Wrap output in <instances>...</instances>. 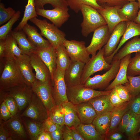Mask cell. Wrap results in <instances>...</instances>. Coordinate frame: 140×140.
Segmentation results:
<instances>
[{"label": "cell", "mask_w": 140, "mask_h": 140, "mask_svg": "<svg viewBox=\"0 0 140 140\" xmlns=\"http://www.w3.org/2000/svg\"><path fill=\"white\" fill-rule=\"evenodd\" d=\"M138 52H140V38L139 36H136L127 42L123 47L118 51L113 56L112 61L121 60L129 54Z\"/></svg>", "instance_id": "f1b7e54d"}, {"label": "cell", "mask_w": 140, "mask_h": 140, "mask_svg": "<svg viewBox=\"0 0 140 140\" xmlns=\"http://www.w3.org/2000/svg\"><path fill=\"white\" fill-rule=\"evenodd\" d=\"M109 99L111 105L114 107L121 106L127 102L122 100L114 88L111 90L109 94Z\"/></svg>", "instance_id": "c3c4849f"}, {"label": "cell", "mask_w": 140, "mask_h": 140, "mask_svg": "<svg viewBox=\"0 0 140 140\" xmlns=\"http://www.w3.org/2000/svg\"><path fill=\"white\" fill-rule=\"evenodd\" d=\"M139 10L137 2H129L124 4L118 10L121 17L125 21H134L137 16Z\"/></svg>", "instance_id": "f546056e"}, {"label": "cell", "mask_w": 140, "mask_h": 140, "mask_svg": "<svg viewBox=\"0 0 140 140\" xmlns=\"http://www.w3.org/2000/svg\"><path fill=\"white\" fill-rule=\"evenodd\" d=\"M124 137L122 133L117 129L108 132L105 136V140H120L123 139Z\"/></svg>", "instance_id": "db71d44e"}, {"label": "cell", "mask_w": 140, "mask_h": 140, "mask_svg": "<svg viewBox=\"0 0 140 140\" xmlns=\"http://www.w3.org/2000/svg\"><path fill=\"white\" fill-rule=\"evenodd\" d=\"M128 82L124 85L127 87L132 98L140 93V75L137 76L127 75Z\"/></svg>", "instance_id": "ab89813d"}, {"label": "cell", "mask_w": 140, "mask_h": 140, "mask_svg": "<svg viewBox=\"0 0 140 140\" xmlns=\"http://www.w3.org/2000/svg\"><path fill=\"white\" fill-rule=\"evenodd\" d=\"M57 53V66L65 71L70 65L71 61L67 50L63 44L55 49Z\"/></svg>", "instance_id": "d590c367"}, {"label": "cell", "mask_w": 140, "mask_h": 140, "mask_svg": "<svg viewBox=\"0 0 140 140\" xmlns=\"http://www.w3.org/2000/svg\"><path fill=\"white\" fill-rule=\"evenodd\" d=\"M131 58V55L129 54L121 60L119 69L116 76L113 81L105 89V90H111L117 85H124L128 82L127 71Z\"/></svg>", "instance_id": "44dd1931"}, {"label": "cell", "mask_w": 140, "mask_h": 140, "mask_svg": "<svg viewBox=\"0 0 140 140\" xmlns=\"http://www.w3.org/2000/svg\"><path fill=\"white\" fill-rule=\"evenodd\" d=\"M85 140H103L105 138L100 134L92 124H81L76 128Z\"/></svg>", "instance_id": "d6a6232c"}, {"label": "cell", "mask_w": 140, "mask_h": 140, "mask_svg": "<svg viewBox=\"0 0 140 140\" xmlns=\"http://www.w3.org/2000/svg\"><path fill=\"white\" fill-rule=\"evenodd\" d=\"M126 21L121 22L114 27L107 44L103 46L104 58L110 56L115 51L127 27Z\"/></svg>", "instance_id": "9a60e30c"}, {"label": "cell", "mask_w": 140, "mask_h": 140, "mask_svg": "<svg viewBox=\"0 0 140 140\" xmlns=\"http://www.w3.org/2000/svg\"><path fill=\"white\" fill-rule=\"evenodd\" d=\"M70 128L71 135L74 140H85L78 132L76 128Z\"/></svg>", "instance_id": "680465c9"}, {"label": "cell", "mask_w": 140, "mask_h": 140, "mask_svg": "<svg viewBox=\"0 0 140 140\" xmlns=\"http://www.w3.org/2000/svg\"><path fill=\"white\" fill-rule=\"evenodd\" d=\"M33 93L32 87L27 85L16 86L5 91H0V101L6 97L13 98L20 111L28 105Z\"/></svg>", "instance_id": "5b68a950"}, {"label": "cell", "mask_w": 140, "mask_h": 140, "mask_svg": "<svg viewBox=\"0 0 140 140\" xmlns=\"http://www.w3.org/2000/svg\"><path fill=\"white\" fill-rule=\"evenodd\" d=\"M109 94L95 97L88 101L93 106L97 115L111 112L113 109L114 107L110 101Z\"/></svg>", "instance_id": "83f0119b"}, {"label": "cell", "mask_w": 140, "mask_h": 140, "mask_svg": "<svg viewBox=\"0 0 140 140\" xmlns=\"http://www.w3.org/2000/svg\"><path fill=\"white\" fill-rule=\"evenodd\" d=\"M80 10L83 18L81 24V33L83 36L87 37L98 28L107 25L102 16L92 6L83 4L81 6Z\"/></svg>", "instance_id": "7a4b0ae2"}, {"label": "cell", "mask_w": 140, "mask_h": 140, "mask_svg": "<svg viewBox=\"0 0 140 140\" xmlns=\"http://www.w3.org/2000/svg\"><path fill=\"white\" fill-rule=\"evenodd\" d=\"M63 139L64 140H74L71 134L70 128L65 125L62 127Z\"/></svg>", "instance_id": "9f6ffc18"}, {"label": "cell", "mask_w": 140, "mask_h": 140, "mask_svg": "<svg viewBox=\"0 0 140 140\" xmlns=\"http://www.w3.org/2000/svg\"><path fill=\"white\" fill-rule=\"evenodd\" d=\"M22 30L26 35L29 40L37 48L47 47L51 45L48 40L44 39L40 34L38 32L37 28L27 23L25 25Z\"/></svg>", "instance_id": "484cf974"}, {"label": "cell", "mask_w": 140, "mask_h": 140, "mask_svg": "<svg viewBox=\"0 0 140 140\" xmlns=\"http://www.w3.org/2000/svg\"><path fill=\"white\" fill-rule=\"evenodd\" d=\"M0 120L5 121L12 117L10 111L4 101L0 103Z\"/></svg>", "instance_id": "f907efd6"}, {"label": "cell", "mask_w": 140, "mask_h": 140, "mask_svg": "<svg viewBox=\"0 0 140 140\" xmlns=\"http://www.w3.org/2000/svg\"><path fill=\"white\" fill-rule=\"evenodd\" d=\"M0 140H12L2 124L1 123H0Z\"/></svg>", "instance_id": "6f0895ef"}, {"label": "cell", "mask_w": 140, "mask_h": 140, "mask_svg": "<svg viewBox=\"0 0 140 140\" xmlns=\"http://www.w3.org/2000/svg\"><path fill=\"white\" fill-rule=\"evenodd\" d=\"M25 85L26 83L14 58L5 59L4 68L0 78V91Z\"/></svg>", "instance_id": "6da1fadb"}, {"label": "cell", "mask_w": 140, "mask_h": 140, "mask_svg": "<svg viewBox=\"0 0 140 140\" xmlns=\"http://www.w3.org/2000/svg\"><path fill=\"white\" fill-rule=\"evenodd\" d=\"M35 3L36 8L41 9L46 4H51L54 8L68 5L65 0H35Z\"/></svg>", "instance_id": "ee69618b"}, {"label": "cell", "mask_w": 140, "mask_h": 140, "mask_svg": "<svg viewBox=\"0 0 140 140\" xmlns=\"http://www.w3.org/2000/svg\"><path fill=\"white\" fill-rule=\"evenodd\" d=\"M129 2L135 1L137 0H128Z\"/></svg>", "instance_id": "03108f58"}, {"label": "cell", "mask_w": 140, "mask_h": 140, "mask_svg": "<svg viewBox=\"0 0 140 140\" xmlns=\"http://www.w3.org/2000/svg\"><path fill=\"white\" fill-rule=\"evenodd\" d=\"M46 132L42 131L38 135L37 140H45Z\"/></svg>", "instance_id": "94428289"}, {"label": "cell", "mask_w": 140, "mask_h": 140, "mask_svg": "<svg viewBox=\"0 0 140 140\" xmlns=\"http://www.w3.org/2000/svg\"><path fill=\"white\" fill-rule=\"evenodd\" d=\"M38 17L35 6V0H28L27 4L25 6L23 16L21 21L14 31H19L22 30L28 20L35 17Z\"/></svg>", "instance_id": "e575fe53"}, {"label": "cell", "mask_w": 140, "mask_h": 140, "mask_svg": "<svg viewBox=\"0 0 140 140\" xmlns=\"http://www.w3.org/2000/svg\"><path fill=\"white\" fill-rule=\"evenodd\" d=\"M102 8L97 9L106 21L110 33H111L115 27L121 22L125 21L122 18L118 13V10L122 6H109L101 5Z\"/></svg>", "instance_id": "e0dca14e"}, {"label": "cell", "mask_w": 140, "mask_h": 140, "mask_svg": "<svg viewBox=\"0 0 140 140\" xmlns=\"http://www.w3.org/2000/svg\"><path fill=\"white\" fill-rule=\"evenodd\" d=\"M140 75V52H138L131 59L128 67L127 75L134 76Z\"/></svg>", "instance_id": "b9f144b4"}, {"label": "cell", "mask_w": 140, "mask_h": 140, "mask_svg": "<svg viewBox=\"0 0 140 140\" xmlns=\"http://www.w3.org/2000/svg\"><path fill=\"white\" fill-rule=\"evenodd\" d=\"M4 101L12 115L14 116L17 114L19 111L17 104L15 100L11 97H6L2 99L0 103Z\"/></svg>", "instance_id": "bcb514c9"}, {"label": "cell", "mask_w": 140, "mask_h": 140, "mask_svg": "<svg viewBox=\"0 0 140 140\" xmlns=\"http://www.w3.org/2000/svg\"><path fill=\"white\" fill-rule=\"evenodd\" d=\"M75 105L78 115L81 124L92 123L97 116L92 105L88 102Z\"/></svg>", "instance_id": "603a6c76"}, {"label": "cell", "mask_w": 140, "mask_h": 140, "mask_svg": "<svg viewBox=\"0 0 140 140\" xmlns=\"http://www.w3.org/2000/svg\"><path fill=\"white\" fill-rule=\"evenodd\" d=\"M63 44L67 50L71 62L80 61L86 63L90 59V55L87 51L84 41L66 39Z\"/></svg>", "instance_id": "30bf717a"}, {"label": "cell", "mask_w": 140, "mask_h": 140, "mask_svg": "<svg viewBox=\"0 0 140 140\" xmlns=\"http://www.w3.org/2000/svg\"><path fill=\"white\" fill-rule=\"evenodd\" d=\"M104 53L103 47L85 64L81 76V84L83 85L87 79L94 73L103 70H109L111 68L112 65L106 61Z\"/></svg>", "instance_id": "8992f818"}, {"label": "cell", "mask_w": 140, "mask_h": 140, "mask_svg": "<svg viewBox=\"0 0 140 140\" xmlns=\"http://www.w3.org/2000/svg\"><path fill=\"white\" fill-rule=\"evenodd\" d=\"M32 88L43 103L48 114L51 108L56 105L52 94L51 82H43L37 80Z\"/></svg>", "instance_id": "4fadbf2b"}, {"label": "cell", "mask_w": 140, "mask_h": 140, "mask_svg": "<svg viewBox=\"0 0 140 140\" xmlns=\"http://www.w3.org/2000/svg\"><path fill=\"white\" fill-rule=\"evenodd\" d=\"M62 105L64 109L66 125L71 128H76L81 124L75 104L68 101Z\"/></svg>", "instance_id": "4316f807"}, {"label": "cell", "mask_w": 140, "mask_h": 140, "mask_svg": "<svg viewBox=\"0 0 140 140\" xmlns=\"http://www.w3.org/2000/svg\"><path fill=\"white\" fill-rule=\"evenodd\" d=\"M131 100L121 106L114 107L111 112L110 124L108 132L117 129L123 116L130 109Z\"/></svg>", "instance_id": "4dcf8cb0"}, {"label": "cell", "mask_w": 140, "mask_h": 140, "mask_svg": "<svg viewBox=\"0 0 140 140\" xmlns=\"http://www.w3.org/2000/svg\"><path fill=\"white\" fill-rule=\"evenodd\" d=\"M40 29V34L46 38L51 44L55 49L63 44L66 34L53 24L45 19L41 20L35 17L30 20Z\"/></svg>", "instance_id": "277c9868"}, {"label": "cell", "mask_w": 140, "mask_h": 140, "mask_svg": "<svg viewBox=\"0 0 140 140\" xmlns=\"http://www.w3.org/2000/svg\"><path fill=\"white\" fill-rule=\"evenodd\" d=\"M67 5L54 8L51 10H46L36 8L38 15L45 18L50 20L58 27H61L70 17Z\"/></svg>", "instance_id": "8fae6325"}, {"label": "cell", "mask_w": 140, "mask_h": 140, "mask_svg": "<svg viewBox=\"0 0 140 140\" xmlns=\"http://www.w3.org/2000/svg\"><path fill=\"white\" fill-rule=\"evenodd\" d=\"M6 40L5 59L14 58L15 57L22 60L30 59V56L24 53L18 47L14 38L10 34L7 36Z\"/></svg>", "instance_id": "d4e9b609"}, {"label": "cell", "mask_w": 140, "mask_h": 140, "mask_svg": "<svg viewBox=\"0 0 140 140\" xmlns=\"http://www.w3.org/2000/svg\"><path fill=\"white\" fill-rule=\"evenodd\" d=\"M111 34L107 25L95 30L90 44L86 48L88 53L92 56L95 55L96 52L100 50L107 44Z\"/></svg>", "instance_id": "7c38bea8"}, {"label": "cell", "mask_w": 140, "mask_h": 140, "mask_svg": "<svg viewBox=\"0 0 140 140\" xmlns=\"http://www.w3.org/2000/svg\"><path fill=\"white\" fill-rule=\"evenodd\" d=\"M30 62L35 72L36 79L43 82H51L50 72L46 65L36 54L30 56Z\"/></svg>", "instance_id": "d6986e66"}, {"label": "cell", "mask_w": 140, "mask_h": 140, "mask_svg": "<svg viewBox=\"0 0 140 140\" xmlns=\"http://www.w3.org/2000/svg\"><path fill=\"white\" fill-rule=\"evenodd\" d=\"M45 140H52L50 133L46 132Z\"/></svg>", "instance_id": "be15d7a7"}, {"label": "cell", "mask_w": 140, "mask_h": 140, "mask_svg": "<svg viewBox=\"0 0 140 140\" xmlns=\"http://www.w3.org/2000/svg\"><path fill=\"white\" fill-rule=\"evenodd\" d=\"M6 45V39L0 40V57L1 60H2L4 57Z\"/></svg>", "instance_id": "91938a15"}, {"label": "cell", "mask_w": 140, "mask_h": 140, "mask_svg": "<svg viewBox=\"0 0 140 140\" xmlns=\"http://www.w3.org/2000/svg\"><path fill=\"white\" fill-rule=\"evenodd\" d=\"M120 60L112 61L111 68L102 75H97L89 78L83 85L85 86L94 89L106 88L110 82L115 78L118 71Z\"/></svg>", "instance_id": "52a82bcc"}, {"label": "cell", "mask_w": 140, "mask_h": 140, "mask_svg": "<svg viewBox=\"0 0 140 140\" xmlns=\"http://www.w3.org/2000/svg\"><path fill=\"white\" fill-rule=\"evenodd\" d=\"M130 109L134 113L140 115V96L138 95L132 99Z\"/></svg>", "instance_id": "f5cc1de1"}, {"label": "cell", "mask_w": 140, "mask_h": 140, "mask_svg": "<svg viewBox=\"0 0 140 140\" xmlns=\"http://www.w3.org/2000/svg\"><path fill=\"white\" fill-rule=\"evenodd\" d=\"M85 63L80 61L71 62L65 71L64 79L66 86H71L80 83Z\"/></svg>", "instance_id": "ac0fdd59"}, {"label": "cell", "mask_w": 140, "mask_h": 140, "mask_svg": "<svg viewBox=\"0 0 140 140\" xmlns=\"http://www.w3.org/2000/svg\"><path fill=\"white\" fill-rule=\"evenodd\" d=\"M20 15V11H16L13 16L8 22L0 27V40H5L11 31L13 24L19 19Z\"/></svg>", "instance_id": "60d3db41"}, {"label": "cell", "mask_w": 140, "mask_h": 140, "mask_svg": "<svg viewBox=\"0 0 140 140\" xmlns=\"http://www.w3.org/2000/svg\"><path fill=\"white\" fill-rule=\"evenodd\" d=\"M133 113L130 109L123 116L117 129L122 133L125 132V129L129 124Z\"/></svg>", "instance_id": "7dc6e473"}, {"label": "cell", "mask_w": 140, "mask_h": 140, "mask_svg": "<svg viewBox=\"0 0 140 140\" xmlns=\"http://www.w3.org/2000/svg\"><path fill=\"white\" fill-rule=\"evenodd\" d=\"M96 1L99 4H101V5H104L109 6H122L129 2L128 0H96Z\"/></svg>", "instance_id": "816d5d0a"}, {"label": "cell", "mask_w": 140, "mask_h": 140, "mask_svg": "<svg viewBox=\"0 0 140 140\" xmlns=\"http://www.w3.org/2000/svg\"><path fill=\"white\" fill-rule=\"evenodd\" d=\"M60 127L53 122L50 116H48L42 123L43 131L49 133L55 131Z\"/></svg>", "instance_id": "681fc988"}, {"label": "cell", "mask_w": 140, "mask_h": 140, "mask_svg": "<svg viewBox=\"0 0 140 140\" xmlns=\"http://www.w3.org/2000/svg\"><path fill=\"white\" fill-rule=\"evenodd\" d=\"M34 53L39 57L48 69L52 81L57 66L55 49L51 44L47 47L37 48Z\"/></svg>", "instance_id": "2e32d148"}, {"label": "cell", "mask_w": 140, "mask_h": 140, "mask_svg": "<svg viewBox=\"0 0 140 140\" xmlns=\"http://www.w3.org/2000/svg\"><path fill=\"white\" fill-rule=\"evenodd\" d=\"M140 132V127H139V130L138 131V133Z\"/></svg>", "instance_id": "003e7915"}, {"label": "cell", "mask_w": 140, "mask_h": 140, "mask_svg": "<svg viewBox=\"0 0 140 140\" xmlns=\"http://www.w3.org/2000/svg\"><path fill=\"white\" fill-rule=\"evenodd\" d=\"M16 64L21 75L27 85L32 87L37 80L29 60H22L14 57Z\"/></svg>", "instance_id": "cb8c5ba5"}, {"label": "cell", "mask_w": 140, "mask_h": 140, "mask_svg": "<svg viewBox=\"0 0 140 140\" xmlns=\"http://www.w3.org/2000/svg\"><path fill=\"white\" fill-rule=\"evenodd\" d=\"M21 117L17 114L1 123L12 140H25L27 139V134L22 123Z\"/></svg>", "instance_id": "5bb4252c"}, {"label": "cell", "mask_w": 140, "mask_h": 140, "mask_svg": "<svg viewBox=\"0 0 140 140\" xmlns=\"http://www.w3.org/2000/svg\"><path fill=\"white\" fill-rule=\"evenodd\" d=\"M52 140H63L62 127H60L55 131L50 133Z\"/></svg>", "instance_id": "11a10c76"}, {"label": "cell", "mask_w": 140, "mask_h": 140, "mask_svg": "<svg viewBox=\"0 0 140 140\" xmlns=\"http://www.w3.org/2000/svg\"><path fill=\"white\" fill-rule=\"evenodd\" d=\"M140 126V115L133 113L124 133L128 139L134 140L137 138Z\"/></svg>", "instance_id": "8d00e7d4"}, {"label": "cell", "mask_w": 140, "mask_h": 140, "mask_svg": "<svg viewBox=\"0 0 140 140\" xmlns=\"http://www.w3.org/2000/svg\"><path fill=\"white\" fill-rule=\"evenodd\" d=\"M114 88L122 100L128 102L132 99L129 91L124 85L120 84L117 85Z\"/></svg>", "instance_id": "f6af8a7d"}, {"label": "cell", "mask_w": 140, "mask_h": 140, "mask_svg": "<svg viewBox=\"0 0 140 140\" xmlns=\"http://www.w3.org/2000/svg\"><path fill=\"white\" fill-rule=\"evenodd\" d=\"M134 22L140 25V9L138 11L137 16Z\"/></svg>", "instance_id": "6125c7cd"}, {"label": "cell", "mask_w": 140, "mask_h": 140, "mask_svg": "<svg viewBox=\"0 0 140 140\" xmlns=\"http://www.w3.org/2000/svg\"><path fill=\"white\" fill-rule=\"evenodd\" d=\"M21 117L22 118H21L22 121L26 128L30 139L37 140L39 134L43 131L42 123L27 117Z\"/></svg>", "instance_id": "836d02e7"}, {"label": "cell", "mask_w": 140, "mask_h": 140, "mask_svg": "<svg viewBox=\"0 0 140 140\" xmlns=\"http://www.w3.org/2000/svg\"><path fill=\"white\" fill-rule=\"evenodd\" d=\"M111 90L98 91L85 86L81 84L66 86V92L69 101L74 104L88 102L98 96L109 94Z\"/></svg>", "instance_id": "3957f363"}, {"label": "cell", "mask_w": 140, "mask_h": 140, "mask_svg": "<svg viewBox=\"0 0 140 140\" xmlns=\"http://www.w3.org/2000/svg\"><path fill=\"white\" fill-rule=\"evenodd\" d=\"M127 27L117 48L110 56L104 58L108 63L110 64L113 56L121 46L127 40L133 37L140 35V25L134 21H126Z\"/></svg>", "instance_id": "ffe728a7"}, {"label": "cell", "mask_w": 140, "mask_h": 140, "mask_svg": "<svg viewBox=\"0 0 140 140\" xmlns=\"http://www.w3.org/2000/svg\"><path fill=\"white\" fill-rule=\"evenodd\" d=\"M111 112L97 115L92 124L98 133L105 138L109 131L110 126Z\"/></svg>", "instance_id": "1f68e13d"}, {"label": "cell", "mask_w": 140, "mask_h": 140, "mask_svg": "<svg viewBox=\"0 0 140 140\" xmlns=\"http://www.w3.org/2000/svg\"><path fill=\"white\" fill-rule=\"evenodd\" d=\"M137 1L138 2L139 9H140V0H137Z\"/></svg>", "instance_id": "e7e4bbea"}, {"label": "cell", "mask_w": 140, "mask_h": 140, "mask_svg": "<svg viewBox=\"0 0 140 140\" xmlns=\"http://www.w3.org/2000/svg\"><path fill=\"white\" fill-rule=\"evenodd\" d=\"M53 122L58 126L62 127L65 124L64 115L62 104L55 105L51 109L48 113Z\"/></svg>", "instance_id": "f35d334b"}, {"label": "cell", "mask_w": 140, "mask_h": 140, "mask_svg": "<svg viewBox=\"0 0 140 140\" xmlns=\"http://www.w3.org/2000/svg\"><path fill=\"white\" fill-rule=\"evenodd\" d=\"M67 4L71 9L76 13L80 10L81 6L83 4L90 6L97 9L102 8L96 0H65Z\"/></svg>", "instance_id": "74e56055"}, {"label": "cell", "mask_w": 140, "mask_h": 140, "mask_svg": "<svg viewBox=\"0 0 140 140\" xmlns=\"http://www.w3.org/2000/svg\"><path fill=\"white\" fill-rule=\"evenodd\" d=\"M12 8L5 7L3 3H0V25L4 24L10 20L16 13Z\"/></svg>", "instance_id": "7bdbcfd3"}, {"label": "cell", "mask_w": 140, "mask_h": 140, "mask_svg": "<svg viewBox=\"0 0 140 140\" xmlns=\"http://www.w3.org/2000/svg\"><path fill=\"white\" fill-rule=\"evenodd\" d=\"M14 38L21 50L25 54L30 56L35 53L37 48L26 37V35L22 30L11 31L10 33Z\"/></svg>", "instance_id": "7402d4cb"}, {"label": "cell", "mask_w": 140, "mask_h": 140, "mask_svg": "<svg viewBox=\"0 0 140 140\" xmlns=\"http://www.w3.org/2000/svg\"><path fill=\"white\" fill-rule=\"evenodd\" d=\"M20 116L28 117L42 123L48 117V114L41 100L34 93L27 107Z\"/></svg>", "instance_id": "9c48e42d"}, {"label": "cell", "mask_w": 140, "mask_h": 140, "mask_svg": "<svg viewBox=\"0 0 140 140\" xmlns=\"http://www.w3.org/2000/svg\"><path fill=\"white\" fill-rule=\"evenodd\" d=\"M65 71L57 66L51 81L52 94L56 105L62 104L68 101L64 79Z\"/></svg>", "instance_id": "ba28073f"}]
</instances>
